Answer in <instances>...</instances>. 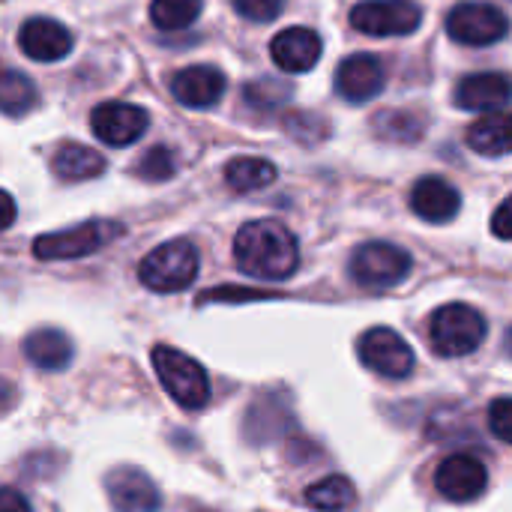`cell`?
Wrapping results in <instances>:
<instances>
[{"mask_svg": "<svg viewBox=\"0 0 512 512\" xmlns=\"http://www.w3.org/2000/svg\"><path fill=\"white\" fill-rule=\"evenodd\" d=\"M237 267L252 279L282 282L300 264V249L294 234L276 219H255L246 222L234 240Z\"/></svg>", "mask_w": 512, "mask_h": 512, "instance_id": "6da1fadb", "label": "cell"}, {"mask_svg": "<svg viewBox=\"0 0 512 512\" xmlns=\"http://www.w3.org/2000/svg\"><path fill=\"white\" fill-rule=\"evenodd\" d=\"M486 339V318L468 303H447L429 321V342L441 357H468Z\"/></svg>", "mask_w": 512, "mask_h": 512, "instance_id": "7a4b0ae2", "label": "cell"}, {"mask_svg": "<svg viewBox=\"0 0 512 512\" xmlns=\"http://www.w3.org/2000/svg\"><path fill=\"white\" fill-rule=\"evenodd\" d=\"M153 369H156L162 387L168 390V396L180 408L198 411L210 402V378L201 369V363H195L189 354L168 348V345H156L153 348Z\"/></svg>", "mask_w": 512, "mask_h": 512, "instance_id": "3957f363", "label": "cell"}, {"mask_svg": "<svg viewBox=\"0 0 512 512\" xmlns=\"http://www.w3.org/2000/svg\"><path fill=\"white\" fill-rule=\"evenodd\" d=\"M198 276V249L189 240H168L156 246L138 267V279L156 294H177Z\"/></svg>", "mask_w": 512, "mask_h": 512, "instance_id": "277c9868", "label": "cell"}, {"mask_svg": "<svg viewBox=\"0 0 512 512\" xmlns=\"http://www.w3.org/2000/svg\"><path fill=\"white\" fill-rule=\"evenodd\" d=\"M117 234H123V225L117 222H105V219H93V222H81L75 228L66 231H54V234H42L33 243V255L39 261H69V258H84L102 246H108Z\"/></svg>", "mask_w": 512, "mask_h": 512, "instance_id": "5b68a950", "label": "cell"}, {"mask_svg": "<svg viewBox=\"0 0 512 512\" xmlns=\"http://www.w3.org/2000/svg\"><path fill=\"white\" fill-rule=\"evenodd\" d=\"M411 273V255L393 243L375 240V243H363L354 255H351V276L357 285L372 288V291H384L399 285L405 276Z\"/></svg>", "mask_w": 512, "mask_h": 512, "instance_id": "8992f818", "label": "cell"}, {"mask_svg": "<svg viewBox=\"0 0 512 512\" xmlns=\"http://www.w3.org/2000/svg\"><path fill=\"white\" fill-rule=\"evenodd\" d=\"M420 21L423 9L414 0H363L351 9V24L366 36H408Z\"/></svg>", "mask_w": 512, "mask_h": 512, "instance_id": "52a82bcc", "label": "cell"}, {"mask_svg": "<svg viewBox=\"0 0 512 512\" xmlns=\"http://www.w3.org/2000/svg\"><path fill=\"white\" fill-rule=\"evenodd\" d=\"M447 33L459 45H492V42H498V39H504L510 33V21L492 3L468 0V3H459L447 15Z\"/></svg>", "mask_w": 512, "mask_h": 512, "instance_id": "ba28073f", "label": "cell"}, {"mask_svg": "<svg viewBox=\"0 0 512 512\" xmlns=\"http://www.w3.org/2000/svg\"><path fill=\"white\" fill-rule=\"evenodd\" d=\"M360 360L369 372L384 378H408L414 369V351L408 342L390 327H372L360 339Z\"/></svg>", "mask_w": 512, "mask_h": 512, "instance_id": "9c48e42d", "label": "cell"}, {"mask_svg": "<svg viewBox=\"0 0 512 512\" xmlns=\"http://www.w3.org/2000/svg\"><path fill=\"white\" fill-rule=\"evenodd\" d=\"M150 126V117L144 108L129 105V102H102L90 114V129L93 135L108 144V147H129L135 144Z\"/></svg>", "mask_w": 512, "mask_h": 512, "instance_id": "30bf717a", "label": "cell"}, {"mask_svg": "<svg viewBox=\"0 0 512 512\" xmlns=\"http://www.w3.org/2000/svg\"><path fill=\"white\" fill-rule=\"evenodd\" d=\"M489 486V474L486 465L468 453H456L450 459H444L435 471V489L456 504H471L477 501Z\"/></svg>", "mask_w": 512, "mask_h": 512, "instance_id": "8fae6325", "label": "cell"}, {"mask_svg": "<svg viewBox=\"0 0 512 512\" xmlns=\"http://www.w3.org/2000/svg\"><path fill=\"white\" fill-rule=\"evenodd\" d=\"M108 501L117 512H156L162 507V495L156 483L138 468H117L105 480Z\"/></svg>", "mask_w": 512, "mask_h": 512, "instance_id": "7c38bea8", "label": "cell"}, {"mask_svg": "<svg viewBox=\"0 0 512 512\" xmlns=\"http://www.w3.org/2000/svg\"><path fill=\"white\" fill-rule=\"evenodd\" d=\"M336 90L351 105L369 102L384 90V66L372 54H351L336 69Z\"/></svg>", "mask_w": 512, "mask_h": 512, "instance_id": "4fadbf2b", "label": "cell"}, {"mask_svg": "<svg viewBox=\"0 0 512 512\" xmlns=\"http://www.w3.org/2000/svg\"><path fill=\"white\" fill-rule=\"evenodd\" d=\"M456 105L465 111H501L512 102V78L504 72H474L456 84Z\"/></svg>", "mask_w": 512, "mask_h": 512, "instance_id": "5bb4252c", "label": "cell"}, {"mask_svg": "<svg viewBox=\"0 0 512 512\" xmlns=\"http://www.w3.org/2000/svg\"><path fill=\"white\" fill-rule=\"evenodd\" d=\"M18 45L21 51L30 57V60H39V63H54V60H63L69 51H72V33L54 21V18H27L18 30Z\"/></svg>", "mask_w": 512, "mask_h": 512, "instance_id": "9a60e30c", "label": "cell"}, {"mask_svg": "<svg viewBox=\"0 0 512 512\" xmlns=\"http://www.w3.org/2000/svg\"><path fill=\"white\" fill-rule=\"evenodd\" d=\"M270 57L282 72H309L321 60V36L312 27H288L273 36Z\"/></svg>", "mask_w": 512, "mask_h": 512, "instance_id": "2e32d148", "label": "cell"}, {"mask_svg": "<svg viewBox=\"0 0 512 512\" xmlns=\"http://www.w3.org/2000/svg\"><path fill=\"white\" fill-rule=\"evenodd\" d=\"M171 93L186 108H213L225 93V75L216 66L195 63L171 78Z\"/></svg>", "mask_w": 512, "mask_h": 512, "instance_id": "e0dca14e", "label": "cell"}, {"mask_svg": "<svg viewBox=\"0 0 512 512\" xmlns=\"http://www.w3.org/2000/svg\"><path fill=\"white\" fill-rule=\"evenodd\" d=\"M462 207V195L444 177H423L411 189V210L423 222H450Z\"/></svg>", "mask_w": 512, "mask_h": 512, "instance_id": "ac0fdd59", "label": "cell"}, {"mask_svg": "<svg viewBox=\"0 0 512 512\" xmlns=\"http://www.w3.org/2000/svg\"><path fill=\"white\" fill-rule=\"evenodd\" d=\"M468 147L480 156H507V153H512V111L480 117L468 129Z\"/></svg>", "mask_w": 512, "mask_h": 512, "instance_id": "d6986e66", "label": "cell"}, {"mask_svg": "<svg viewBox=\"0 0 512 512\" xmlns=\"http://www.w3.org/2000/svg\"><path fill=\"white\" fill-rule=\"evenodd\" d=\"M24 357L45 372H60L72 360V345L60 330H36L24 339Z\"/></svg>", "mask_w": 512, "mask_h": 512, "instance_id": "ffe728a7", "label": "cell"}, {"mask_svg": "<svg viewBox=\"0 0 512 512\" xmlns=\"http://www.w3.org/2000/svg\"><path fill=\"white\" fill-rule=\"evenodd\" d=\"M54 174L66 183H81V180H93L105 171V159L93 150V147H84V144H63L54 159Z\"/></svg>", "mask_w": 512, "mask_h": 512, "instance_id": "44dd1931", "label": "cell"}, {"mask_svg": "<svg viewBox=\"0 0 512 512\" xmlns=\"http://www.w3.org/2000/svg\"><path fill=\"white\" fill-rule=\"evenodd\" d=\"M273 180H276V165L267 159H258V156H240L225 165V183L240 195L258 192V189L270 186Z\"/></svg>", "mask_w": 512, "mask_h": 512, "instance_id": "7402d4cb", "label": "cell"}, {"mask_svg": "<svg viewBox=\"0 0 512 512\" xmlns=\"http://www.w3.org/2000/svg\"><path fill=\"white\" fill-rule=\"evenodd\" d=\"M306 504L318 512H342L351 510L357 504V492H354V483L333 474V477H324L318 483H312L306 489Z\"/></svg>", "mask_w": 512, "mask_h": 512, "instance_id": "603a6c76", "label": "cell"}, {"mask_svg": "<svg viewBox=\"0 0 512 512\" xmlns=\"http://www.w3.org/2000/svg\"><path fill=\"white\" fill-rule=\"evenodd\" d=\"M39 105V90L36 84L18 72V69H6L3 81H0V108L6 117H24Z\"/></svg>", "mask_w": 512, "mask_h": 512, "instance_id": "cb8c5ba5", "label": "cell"}, {"mask_svg": "<svg viewBox=\"0 0 512 512\" xmlns=\"http://www.w3.org/2000/svg\"><path fill=\"white\" fill-rule=\"evenodd\" d=\"M372 129L384 141H393V144H417L423 138V117L414 114V111L393 108V111H381L372 120Z\"/></svg>", "mask_w": 512, "mask_h": 512, "instance_id": "d4e9b609", "label": "cell"}, {"mask_svg": "<svg viewBox=\"0 0 512 512\" xmlns=\"http://www.w3.org/2000/svg\"><path fill=\"white\" fill-rule=\"evenodd\" d=\"M201 15V0H153L150 18L159 30H183Z\"/></svg>", "mask_w": 512, "mask_h": 512, "instance_id": "484cf974", "label": "cell"}, {"mask_svg": "<svg viewBox=\"0 0 512 512\" xmlns=\"http://www.w3.org/2000/svg\"><path fill=\"white\" fill-rule=\"evenodd\" d=\"M243 96H246V102H249L252 108H258V111H273V108H279V105L288 102L291 87H288V81L270 78V75H267V78L249 81L246 90H243Z\"/></svg>", "mask_w": 512, "mask_h": 512, "instance_id": "4316f807", "label": "cell"}, {"mask_svg": "<svg viewBox=\"0 0 512 512\" xmlns=\"http://www.w3.org/2000/svg\"><path fill=\"white\" fill-rule=\"evenodd\" d=\"M174 171H177V156L165 144L150 147L138 162V177H144L150 183H162V180L174 177Z\"/></svg>", "mask_w": 512, "mask_h": 512, "instance_id": "83f0119b", "label": "cell"}, {"mask_svg": "<svg viewBox=\"0 0 512 512\" xmlns=\"http://www.w3.org/2000/svg\"><path fill=\"white\" fill-rule=\"evenodd\" d=\"M285 129L291 132V138H297L300 144H318L330 135V126L321 114H309V111H294L285 117Z\"/></svg>", "mask_w": 512, "mask_h": 512, "instance_id": "f1b7e54d", "label": "cell"}, {"mask_svg": "<svg viewBox=\"0 0 512 512\" xmlns=\"http://www.w3.org/2000/svg\"><path fill=\"white\" fill-rule=\"evenodd\" d=\"M489 426L495 432L498 441L512 444V399H495L492 408H489Z\"/></svg>", "mask_w": 512, "mask_h": 512, "instance_id": "f546056e", "label": "cell"}, {"mask_svg": "<svg viewBox=\"0 0 512 512\" xmlns=\"http://www.w3.org/2000/svg\"><path fill=\"white\" fill-rule=\"evenodd\" d=\"M282 6L285 0H234V9L249 21H273Z\"/></svg>", "mask_w": 512, "mask_h": 512, "instance_id": "4dcf8cb0", "label": "cell"}, {"mask_svg": "<svg viewBox=\"0 0 512 512\" xmlns=\"http://www.w3.org/2000/svg\"><path fill=\"white\" fill-rule=\"evenodd\" d=\"M492 231H495V237H501V240H512V195L495 210V216H492Z\"/></svg>", "mask_w": 512, "mask_h": 512, "instance_id": "1f68e13d", "label": "cell"}, {"mask_svg": "<svg viewBox=\"0 0 512 512\" xmlns=\"http://www.w3.org/2000/svg\"><path fill=\"white\" fill-rule=\"evenodd\" d=\"M0 512H33L27 498L15 489H3L0 492Z\"/></svg>", "mask_w": 512, "mask_h": 512, "instance_id": "d6a6232c", "label": "cell"}, {"mask_svg": "<svg viewBox=\"0 0 512 512\" xmlns=\"http://www.w3.org/2000/svg\"><path fill=\"white\" fill-rule=\"evenodd\" d=\"M261 294L258 291H237V288H219V291H210L204 294L201 300H258Z\"/></svg>", "mask_w": 512, "mask_h": 512, "instance_id": "836d02e7", "label": "cell"}, {"mask_svg": "<svg viewBox=\"0 0 512 512\" xmlns=\"http://www.w3.org/2000/svg\"><path fill=\"white\" fill-rule=\"evenodd\" d=\"M3 204H6V219H3V225L9 228V225L15 222V201H12L9 192H3Z\"/></svg>", "mask_w": 512, "mask_h": 512, "instance_id": "e575fe53", "label": "cell"}, {"mask_svg": "<svg viewBox=\"0 0 512 512\" xmlns=\"http://www.w3.org/2000/svg\"><path fill=\"white\" fill-rule=\"evenodd\" d=\"M507 351H510V357H512V330H510V336H507Z\"/></svg>", "mask_w": 512, "mask_h": 512, "instance_id": "d590c367", "label": "cell"}]
</instances>
